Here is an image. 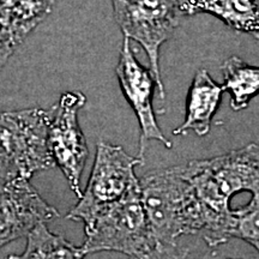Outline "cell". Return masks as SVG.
<instances>
[{
	"label": "cell",
	"instance_id": "cell-1",
	"mask_svg": "<svg viewBox=\"0 0 259 259\" xmlns=\"http://www.w3.org/2000/svg\"><path fill=\"white\" fill-rule=\"evenodd\" d=\"M184 167L202 208L204 240L210 247L231 240L232 198L242 191L259 190V145L251 143L209 160L190 161Z\"/></svg>",
	"mask_w": 259,
	"mask_h": 259
},
{
	"label": "cell",
	"instance_id": "cell-2",
	"mask_svg": "<svg viewBox=\"0 0 259 259\" xmlns=\"http://www.w3.org/2000/svg\"><path fill=\"white\" fill-rule=\"evenodd\" d=\"M138 180L142 202L156 244L176 245L180 236L202 234V208L184 164L151 170Z\"/></svg>",
	"mask_w": 259,
	"mask_h": 259
},
{
	"label": "cell",
	"instance_id": "cell-3",
	"mask_svg": "<svg viewBox=\"0 0 259 259\" xmlns=\"http://www.w3.org/2000/svg\"><path fill=\"white\" fill-rule=\"evenodd\" d=\"M85 228L80 246L84 254L102 251L141 257L156 246L142 202L139 180H134L124 196L109 204Z\"/></svg>",
	"mask_w": 259,
	"mask_h": 259
},
{
	"label": "cell",
	"instance_id": "cell-4",
	"mask_svg": "<svg viewBox=\"0 0 259 259\" xmlns=\"http://www.w3.org/2000/svg\"><path fill=\"white\" fill-rule=\"evenodd\" d=\"M48 111L0 112V181L29 180L56 166L48 145Z\"/></svg>",
	"mask_w": 259,
	"mask_h": 259
},
{
	"label": "cell",
	"instance_id": "cell-5",
	"mask_svg": "<svg viewBox=\"0 0 259 259\" xmlns=\"http://www.w3.org/2000/svg\"><path fill=\"white\" fill-rule=\"evenodd\" d=\"M114 18L122 34L147 52L157 92L164 99L161 79L160 48L173 35L180 18L181 0H111Z\"/></svg>",
	"mask_w": 259,
	"mask_h": 259
},
{
	"label": "cell",
	"instance_id": "cell-6",
	"mask_svg": "<svg viewBox=\"0 0 259 259\" xmlns=\"http://www.w3.org/2000/svg\"><path fill=\"white\" fill-rule=\"evenodd\" d=\"M143 162V158L131 156L119 145L100 142L88 185L67 219L82 221L84 227L90 225L97 212L124 196L137 179L135 168Z\"/></svg>",
	"mask_w": 259,
	"mask_h": 259
},
{
	"label": "cell",
	"instance_id": "cell-7",
	"mask_svg": "<svg viewBox=\"0 0 259 259\" xmlns=\"http://www.w3.org/2000/svg\"><path fill=\"white\" fill-rule=\"evenodd\" d=\"M87 99L79 92L63 94L59 102L48 111V145L54 163L60 168L74 194L82 197V177L88 147L78 122V112Z\"/></svg>",
	"mask_w": 259,
	"mask_h": 259
},
{
	"label": "cell",
	"instance_id": "cell-8",
	"mask_svg": "<svg viewBox=\"0 0 259 259\" xmlns=\"http://www.w3.org/2000/svg\"><path fill=\"white\" fill-rule=\"evenodd\" d=\"M115 73L122 94L137 115L141 127L139 157L143 158L149 141H158L164 147L170 149L171 142L164 137L163 132L161 131L153 107L154 90L155 88L157 89L156 82L151 71L142 66L136 59L131 42L127 37H124Z\"/></svg>",
	"mask_w": 259,
	"mask_h": 259
},
{
	"label": "cell",
	"instance_id": "cell-9",
	"mask_svg": "<svg viewBox=\"0 0 259 259\" xmlns=\"http://www.w3.org/2000/svg\"><path fill=\"white\" fill-rule=\"evenodd\" d=\"M58 216L29 180L0 181V248Z\"/></svg>",
	"mask_w": 259,
	"mask_h": 259
},
{
	"label": "cell",
	"instance_id": "cell-10",
	"mask_svg": "<svg viewBox=\"0 0 259 259\" xmlns=\"http://www.w3.org/2000/svg\"><path fill=\"white\" fill-rule=\"evenodd\" d=\"M223 92L222 84L216 83L205 69L197 71L187 95L185 121L173 134L180 136L193 131L199 137L208 135Z\"/></svg>",
	"mask_w": 259,
	"mask_h": 259
},
{
	"label": "cell",
	"instance_id": "cell-11",
	"mask_svg": "<svg viewBox=\"0 0 259 259\" xmlns=\"http://www.w3.org/2000/svg\"><path fill=\"white\" fill-rule=\"evenodd\" d=\"M183 16L208 14L229 28L259 40V4L257 0H181Z\"/></svg>",
	"mask_w": 259,
	"mask_h": 259
},
{
	"label": "cell",
	"instance_id": "cell-12",
	"mask_svg": "<svg viewBox=\"0 0 259 259\" xmlns=\"http://www.w3.org/2000/svg\"><path fill=\"white\" fill-rule=\"evenodd\" d=\"M54 0H0V23L19 45L52 12Z\"/></svg>",
	"mask_w": 259,
	"mask_h": 259
},
{
	"label": "cell",
	"instance_id": "cell-13",
	"mask_svg": "<svg viewBox=\"0 0 259 259\" xmlns=\"http://www.w3.org/2000/svg\"><path fill=\"white\" fill-rule=\"evenodd\" d=\"M222 71V88L231 95V107L234 111H242L259 94V66H252L234 56L223 63Z\"/></svg>",
	"mask_w": 259,
	"mask_h": 259
},
{
	"label": "cell",
	"instance_id": "cell-14",
	"mask_svg": "<svg viewBox=\"0 0 259 259\" xmlns=\"http://www.w3.org/2000/svg\"><path fill=\"white\" fill-rule=\"evenodd\" d=\"M27 238L23 253L8 255L6 259H83L85 255L80 247L73 246L63 236L53 234L46 223L35 227Z\"/></svg>",
	"mask_w": 259,
	"mask_h": 259
},
{
	"label": "cell",
	"instance_id": "cell-15",
	"mask_svg": "<svg viewBox=\"0 0 259 259\" xmlns=\"http://www.w3.org/2000/svg\"><path fill=\"white\" fill-rule=\"evenodd\" d=\"M233 238L248 242L259 253V190L252 193L251 200L245 206L234 210Z\"/></svg>",
	"mask_w": 259,
	"mask_h": 259
},
{
	"label": "cell",
	"instance_id": "cell-16",
	"mask_svg": "<svg viewBox=\"0 0 259 259\" xmlns=\"http://www.w3.org/2000/svg\"><path fill=\"white\" fill-rule=\"evenodd\" d=\"M189 255L187 248H180L176 245L157 244L148 253L141 257H127V259H186Z\"/></svg>",
	"mask_w": 259,
	"mask_h": 259
},
{
	"label": "cell",
	"instance_id": "cell-17",
	"mask_svg": "<svg viewBox=\"0 0 259 259\" xmlns=\"http://www.w3.org/2000/svg\"><path fill=\"white\" fill-rule=\"evenodd\" d=\"M18 46L19 44L14 35L0 23V70L5 66Z\"/></svg>",
	"mask_w": 259,
	"mask_h": 259
},
{
	"label": "cell",
	"instance_id": "cell-18",
	"mask_svg": "<svg viewBox=\"0 0 259 259\" xmlns=\"http://www.w3.org/2000/svg\"><path fill=\"white\" fill-rule=\"evenodd\" d=\"M257 2H258V4H259V0H257Z\"/></svg>",
	"mask_w": 259,
	"mask_h": 259
}]
</instances>
